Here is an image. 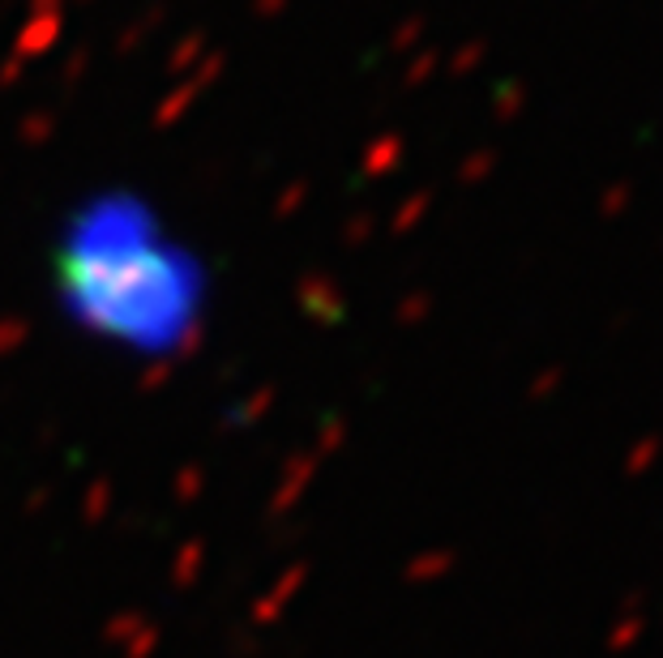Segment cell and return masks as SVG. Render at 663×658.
<instances>
[{
	"mask_svg": "<svg viewBox=\"0 0 663 658\" xmlns=\"http://www.w3.org/2000/svg\"><path fill=\"white\" fill-rule=\"evenodd\" d=\"M625 201H630V184H617V189H612L608 198L599 201V205H603V214H617V210H621Z\"/></svg>",
	"mask_w": 663,
	"mask_h": 658,
	"instance_id": "cell-1",
	"label": "cell"
}]
</instances>
